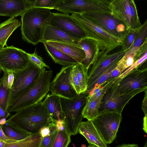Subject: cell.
I'll list each match as a JSON object with an SVG mask.
<instances>
[{"label":"cell","mask_w":147,"mask_h":147,"mask_svg":"<svg viewBox=\"0 0 147 147\" xmlns=\"http://www.w3.org/2000/svg\"><path fill=\"white\" fill-rule=\"evenodd\" d=\"M50 10L34 7L21 15V30L24 41L33 45L41 42L46 28L53 16Z\"/></svg>","instance_id":"6da1fadb"},{"label":"cell","mask_w":147,"mask_h":147,"mask_svg":"<svg viewBox=\"0 0 147 147\" xmlns=\"http://www.w3.org/2000/svg\"><path fill=\"white\" fill-rule=\"evenodd\" d=\"M6 121L31 134L52 121L42 102L16 112Z\"/></svg>","instance_id":"7a4b0ae2"},{"label":"cell","mask_w":147,"mask_h":147,"mask_svg":"<svg viewBox=\"0 0 147 147\" xmlns=\"http://www.w3.org/2000/svg\"><path fill=\"white\" fill-rule=\"evenodd\" d=\"M52 70H45L32 85L18 97L8 107L9 113L19 111L39 102L50 90Z\"/></svg>","instance_id":"3957f363"},{"label":"cell","mask_w":147,"mask_h":147,"mask_svg":"<svg viewBox=\"0 0 147 147\" xmlns=\"http://www.w3.org/2000/svg\"><path fill=\"white\" fill-rule=\"evenodd\" d=\"M71 16L83 30L86 38L92 39L98 44L100 51L109 53L121 46V40L109 33L81 14H72Z\"/></svg>","instance_id":"277c9868"},{"label":"cell","mask_w":147,"mask_h":147,"mask_svg":"<svg viewBox=\"0 0 147 147\" xmlns=\"http://www.w3.org/2000/svg\"><path fill=\"white\" fill-rule=\"evenodd\" d=\"M88 94L84 92L71 99L60 96L66 128L71 135L77 134L84 118L82 112Z\"/></svg>","instance_id":"5b68a950"},{"label":"cell","mask_w":147,"mask_h":147,"mask_svg":"<svg viewBox=\"0 0 147 147\" xmlns=\"http://www.w3.org/2000/svg\"><path fill=\"white\" fill-rule=\"evenodd\" d=\"M129 50H125L121 48L111 54L105 51H100L90 67L86 92L89 93L92 86L100 75L110 68L116 67L119 61Z\"/></svg>","instance_id":"8992f818"},{"label":"cell","mask_w":147,"mask_h":147,"mask_svg":"<svg viewBox=\"0 0 147 147\" xmlns=\"http://www.w3.org/2000/svg\"><path fill=\"white\" fill-rule=\"evenodd\" d=\"M146 61L122 78L115 81L113 85L118 94H126L147 90V63L145 64Z\"/></svg>","instance_id":"52a82bcc"},{"label":"cell","mask_w":147,"mask_h":147,"mask_svg":"<svg viewBox=\"0 0 147 147\" xmlns=\"http://www.w3.org/2000/svg\"><path fill=\"white\" fill-rule=\"evenodd\" d=\"M44 71L30 61L24 69L13 73L14 79L9 90L8 107L18 97L38 80Z\"/></svg>","instance_id":"ba28073f"},{"label":"cell","mask_w":147,"mask_h":147,"mask_svg":"<svg viewBox=\"0 0 147 147\" xmlns=\"http://www.w3.org/2000/svg\"><path fill=\"white\" fill-rule=\"evenodd\" d=\"M122 119L121 114L112 112L99 114L92 123L100 136L106 144L115 139Z\"/></svg>","instance_id":"9c48e42d"},{"label":"cell","mask_w":147,"mask_h":147,"mask_svg":"<svg viewBox=\"0 0 147 147\" xmlns=\"http://www.w3.org/2000/svg\"><path fill=\"white\" fill-rule=\"evenodd\" d=\"M30 62L28 53L12 45L0 50V67L3 72H17L25 68Z\"/></svg>","instance_id":"30bf717a"},{"label":"cell","mask_w":147,"mask_h":147,"mask_svg":"<svg viewBox=\"0 0 147 147\" xmlns=\"http://www.w3.org/2000/svg\"><path fill=\"white\" fill-rule=\"evenodd\" d=\"M81 14L109 33L121 40L127 32L124 24L110 14L98 12H86Z\"/></svg>","instance_id":"8fae6325"},{"label":"cell","mask_w":147,"mask_h":147,"mask_svg":"<svg viewBox=\"0 0 147 147\" xmlns=\"http://www.w3.org/2000/svg\"><path fill=\"white\" fill-rule=\"evenodd\" d=\"M143 92L138 90L120 95L115 91L113 85L103 95L99 109V114L107 112H114L121 114L126 105L137 94Z\"/></svg>","instance_id":"7c38bea8"},{"label":"cell","mask_w":147,"mask_h":147,"mask_svg":"<svg viewBox=\"0 0 147 147\" xmlns=\"http://www.w3.org/2000/svg\"><path fill=\"white\" fill-rule=\"evenodd\" d=\"M74 65L63 66L51 82L50 90L51 94L71 99L78 94L72 85L71 74Z\"/></svg>","instance_id":"4fadbf2b"},{"label":"cell","mask_w":147,"mask_h":147,"mask_svg":"<svg viewBox=\"0 0 147 147\" xmlns=\"http://www.w3.org/2000/svg\"><path fill=\"white\" fill-rule=\"evenodd\" d=\"M49 25L57 28L68 35L79 39L86 38L83 30L69 14L53 13Z\"/></svg>","instance_id":"5bb4252c"},{"label":"cell","mask_w":147,"mask_h":147,"mask_svg":"<svg viewBox=\"0 0 147 147\" xmlns=\"http://www.w3.org/2000/svg\"><path fill=\"white\" fill-rule=\"evenodd\" d=\"M35 0H0V16L16 17L34 7Z\"/></svg>","instance_id":"9a60e30c"},{"label":"cell","mask_w":147,"mask_h":147,"mask_svg":"<svg viewBox=\"0 0 147 147\" xmlns=\"http://www.w3.org/2000/svg\"><path fill=\"white\" fill-rule=\"evenodd\" d=\"M111 15L122 22L127 30L130 29V11L128 0H111Z\"/></svg>","instance_id":"2e32d148"},{"label":"cell","mask_w":147,"mask_h":147,"mask_svg":"<svg viewBox=\"0 0 147 147\" xmlns=\"http://www.w3.org/2000/svg\"><path fill=\"white\" fill-rule=\"evenodd\" d=\"M42 103L53 122L64 121L59 96L48 94Z\"/></svg>","instance_id":"e0dca14e"},{"label":"cell","mask_w":147,"mask_h":147,"mask_svg":"<svg viewBox=\"0 0 147 147\" xmlns=\"http://www.w3.org/2000/svg\"><path fill=\"white\" fill-rule=\"evenodd\" d=\"M78 132L83 136L90 144L97 147H107L100 136L92 121L82 122L79 126Z\"/></svg>","instance_id":"ac0fdd59"},{"label":"cell","mask_w":147,"mask_h":147,"mask_svg":"<svg viewBox=\"0 0 147 147\" xmlns=\"http://www.w3.org/2000/svg\"><path fill=\"white\" fill-rule=\"evenodd\" d=\"M80 39L69 35L57 28L48 25L41 42L56 41L78 44Z\"/></svg>","instance_id":"d6986e66"},{"label":"cell","mask_w":147,"mask_h":147,"mask_svg":"<svg viewBox=\"0 0 147 147\" xmlns=\"http://www.w3.org/2000/svg\"><path fill=\"white\" fill-rule=\"evenodd\" d=\"M78 44L82 47L85 54V58L80 63L88 69L100 51L98 45L94 40L87 38L81 39Z\"/></svg>","instance_id":"ffe728a7"},{"label":"cell","mask_w":147,"mask_h":147,"mask_svg":"<svg viewBox=\"0 0 147 147\" xmlns=\"http://www.w3.org/2000/svg\"><path fill=\"white\" fill-rule=\"evenodd\" d=\"M51 45L80 63L85 57V52L79 44L56 41H47Z\"/></svg>","instance_id":"44dd1931"},{"label":"cell","mask_w":147,"mask_h":147,"mask_svg":"<svg viewBox=\"0 0 147 147\" xmlns=\"http://www.w3.org/2000/svg\"><path fill=\"white\" fill-rule=\"evenodd\" d=\"M43 43L49 55L55 63L64 66L74 65L78 63L74 59L61 51L47 42H44Z\"/></svg>","instance_id":"7402d4cb"},{"label":"cell","mask_w":147,"mask_h":147,"mask_svg":"<svg viewBox=\"0 0 147 147\" xmlns=\"http://www.w3.org/2000/svg\"><path fill=\"white\" fill-rule=\"evenodd\" d=\"M21 25V21L14 17L0 24V44L7 46V42L13 32Z\"/></svg>","instance_id":"603a6c76"},{"label":"cell","mask_w":147,"mask_h":147,"mask_svg":"<svg viewBox=\"0 0 147 147\" xmlns=\"http://www.w3.org/2000/svg\"><path fill=\"white\" fill-rule=\"evenodd\" d=\"M2 125L6 136L17 141L24 139L32 134L6 121Z\"/></svg>","instance_id":"cb8c5ba5"},{"label":"cell","mask_w":147,"mask_h":147,"mask_svg":"<svg viewBox=\"0 0 147 147\" xmlns=\"http://www.w3.org/2000/svg\"><path fill=\"white\" fill-rule=\"evenodd\" d=\"M104 94H101L93 99L87 98L82 112L84 118H86L88 121H92L98 116L99 107L102 98Z\"/></svg>","instance_id":"d4e9b609"},{"label":"cell","mask_w":147,"mask_h":147,"mask_svg":"<svg viewBox=\"0 0 147 147\" xmlns=\"http://www.w3.org/2000/svg\"><path fill=\"white\" fill-rule=\"evenodd\" d=\"M41 137L39 132L15 143L7 144L4 147H39Z\"/></svg>","instance_id":"484cf974"},{"label":"cell","mask_w":147,"mask_h":147,"mask_svg":"<svg viewBox=\"0 0 147 147\" xmlns=\"http://www.w3.org/2000/svg\"><path fill=\"white\" fill-rule=\"evenodd\" d=\"M139 47L133 48L128 50L119 61L117 67L122 72L140 58L137 56V52Z\"/></svg>","instance_id":"4316f807"},{"label":"cell","mask_w":147,"mask_h":147,"mask_svg":"<svg viewBox=\"0 0 147 147\" xmlns=\"http://www.w3.org/2000/svg\"><path fill=\"white\" fill-rule=\"evenodd\" d=\"M7 73L4 72L0 82V106L4 110H8V101L10 89L7 81Z\"/></svg>","instance_id":"83f0119b"},{"label":"cell","mask_w":147,"mask_h":147,"mask_svg":"<svg viewBox=\"0 0 147 147\" xmlns=\"http://www.w3.org/2000/svg\"><path fill=\"white\" fill-rule=\"evenodd\" d=\"M82 92L86 91L87 86L88 69L81 63L74 65Z\"/></svg>","instance_id":"f1b7e54d"},{"label":"cell","mask_w":147,"mask_h":147,"mask_svg":"<svg viewBox=\"0 0 147 147\" xmlns=\"http://www.w3.org/2000/svg\"><path fill=\"white\" fill-rule=\"evenodd\" d=\"M71 136L66 128L58 131L52 147H67L71 142Z\"/></svg>","instance_id":"f546056e"},{"label":"cell","mask_w":147,"mask_h":147,"mask_svg":"<svg viewBox=\"0 0 147 147\" xmlns=\"http://www.w3.org/2000/svg\"><path fill=\"white\" fill-rule=\"evenodd\" d=\"M147 40V20L140 27L132 46L129 49L138 47Z\"/></svg>","instance_id":"4dcf8cb0"},{"label":"cell","mask_w":147,"mask_h":147,"mask_svg":"<svg viewBox=\"0 0 147 147\" xmlns=\"http://www.w3.org/2000/svg\"><path fill=\"white\" fill-rule=\"evenodd\" d=\"M130 11V28L133 29L139 28L142 25L139 18L136 6L134 0H128Z\"/></svg>","instance_id":"1f68e13d"},{"label":"cell","mask_w":147,"mask_h":147,"mask_svg":"<svg viewBox=\"0 0 147 147\" xmlns=\"http://www.w3.org/2000/svg\"><path fill=\"white\" fill-rule=\"evenodd\" d=\"M140 27L135 29L130 28L127 30L126 35L121 40L122 49L125 50L129 49L133 44Z\"/></svg>","instance_id":"d6a6232c"},{"label":"cell","mask_w":147,"mask_h":147,"mask_svg":"<svg viewBox=\"0 0 147 147\" xmlns=\"http://www.w3.org/2000/svg\"><path fill=\"white\" fill-rule=\"evenodd\" d=\"M147 52L140 57L132 65L123 71L121 74L116 78L115 81H118L122 78L130 73L134 69L142 65L145 61H147Z\"/></svg>","instance_id":"836d02e7"},{"label":"cell","mask_w":147,"mask_h":147,"mask_svg":"<svg viewBox=\"0 0 147 147\" xmlns=\"http://www.w3.org/2000/svg\"><path fill=\"white\" fill-rule=\"evenodd\" d=\"M28 55L30 61L42 70H45V67L50 69L49 67L44 62L42 58L37 55L36 51L33 53H28Z\"/></svg>","instance_id":"e575fe53"},{"label":"cell","mask_w":147,"mask_h":147,"mask_svg":"<svg viewBox=\"0 0 147 147\" xmlns=\"http://www.w3.org/2000/svg\"><path fill=\"white\" fill-rule=\"evenodd\" d=\"M58 130L51 132L49 135L41 138L39 147H52Z\"/></svg>","instance_id":"d590c367"},{"label":"cell","mask_w":147,"mask_h":147,"mask_svg":"<svg viewBox=\"0 0 147 147\" xmlns=\"http://www.w3.org/2000/svg\"><path fill=\"white\" fill-rule=\"evenodd\" d=\"M58 0H35L34 7L54 9Z\"/></svg>","instance_id":"8d00e7d4"},{"label":"cell","mask_w":147,"mask_h":147,"mask_svg":"<svg viewBox=\"0 0 147 147\" xmlns=\"http://www.w3.org/2000/svg\"><path fill=\"white\" fill-rule=\"evenodd\" d=\"M71 80L72 86L77 93L79 94L81 93L79 83L77 78L76 70L73 66L71 74Z\"/></svg>","instance_id":"74e56055"},{"label":"cell","mask_w":147,"mask_h":147,"mask_svg":"<svg viewBox=\"0 0 147 147\" xmlns=\"http://www.w3.org/2000/svg\"><path fill=\"white\" fill-rule=\"evenodd\" d=\"M0 139L6 142L7 144L15 143L17 141L9 138L5 134L2 128V125L0 123Z\"/></svg>","instance_id":"f35d334b"},{"label":"cell","mask_w":147,"mask_h":147,"mask_svg":"<svg viewBox=\"0 0 147 147\" xmlns=\"http://www.w3.org/2000/svg\"><path fill=\"white\" fill-rule=\"evenodd\" d=\"M122 73L121 71L116 66L111 71L107 80L117 78Z\"/></svg>","instance_id":"ab89813d"},{"label":"cell","mask_w":147,"mask_h":147,"mask_svg":"<svg viewBox=\"0 0 147 147\" xmlns=\"http://www.w3.org/2000/svg\"><path fill=\"white\" fill-rule=\"evenodd\" d=\"M54 131L51 130L48 124L47 125L42 128L39 132L40 134L41 138H42L48 135L51 132Z\"/></svg>","instance_id":"60d3db41"},{"label":"cell","mask_w":147,"mask_h":147,"mask_svg":"<svg viewBox=\"0 0 147 147\" xmlns=\"http://www.w3.org/2000/svg\"><path fill=\"white\" fill-rule=\"evenodd\" d=\"M145 91V94L142 102V110L144 116H147V90Z\"/></svg>","instance_id":"b9f144b4"},{"label":"cell","mask_w":147,"mask_h":147,"mask_svg":"<svg viewBox=\"0 0 147 147\" xmlns=\"http://www.w3.org/2000/svg\"><path fill=\"white\" fill-rule=\"evenodd\" d=\"M7 81L8 87L10 89L12 86L14 79V75L13 73L10 71L7 72Z\"/></svg>","instance_id":"7bdbcfd3"},{"label":"cell","mask_w":147,"mask_h":147,"mask_svg":"<svg viewBox=\"0 0 147 147\" xmlns=\"http://www.w3.org/2000/svg\"><path fill=\"white\" fill-rule=\"evenodd\" d=\"M107 147H139L138 144H123L115 147L107 146Z\"/></svg>","instance_id":"ee69618b"},{"label":"cell","mask_w":147,"mask_h":147,"mask_svg":"<svg viewBox=\"0 0 147 147\" xmlns=\"http://www.w3.org/2000/svg\"><path fill=\"white\" fill-rule=\"evenodd\" d=\"M147 117L144 116L143 118V129L146 133H147Z\"/></svg>","instance_id":"f6af8a7d"},{"label":"cell","mask_w":147,"mask_h":147,"mask_svg":"<svg viewBox=\"0 0 147 147\" xmlns=\"http://www.w3.org/2000/svg\"><path fill=\"white\" fill-rule=\"evenodd\" d=\"M7 143L0 139V147H4Z\"/></svg>","instance_id":"bcb514c9"},{"label":"cell","mask_w":147,"mask_h":147,"mask_svg":"<svg viewBox=\"0 0 147 147\" xmlns=\"http://www.w3.org/2000/svg\"><path fill=\"white\" fill-rule=\"evenodd\" d=\"M87 147H97L94 145L90 144V145H89Z\"/></svg>","instance_id":"7dc6e473"},{"label":"cell","mask_w":147,"mask_h":147,"mask_svg":"<svg viewBox=\"0 0 147 147\" xmlns=\"http://www.w3.org/2000/svg\"><path fill=\"white\" fill-rule=\"evenodd\" d=\"M4 47L2 45L0 44V50L3 48Z\"/></svg>","instance_id":"c3c4849f"},{"label":"cell","mask_w":147,"mask_h":147,"mask_svg":"<svg viewBox=\"0 0 147 147\" xmlns=\"http://www.w3.org/2000/svg\"><path fill=\"white\" fill-rule=\"evenodd\" d=\"M144 147H147V141H146V142L145 144H144Z\"/></svg>","instance_id":"681fc988"},{"label":"cell","mask_w":147,"mask_h":147,"mask_svg":"<svg viewBox=\"0 0 147 147\" xmlns=\"http://www.w3.org/2000/svg\"><path fill=\"white\" fill-rule=\"evenodd\" d=\"M2 71V70L1 69L0 67V74L1 72Z\"/></svg>","instance_id":"f907efd6"}]
</instances>
